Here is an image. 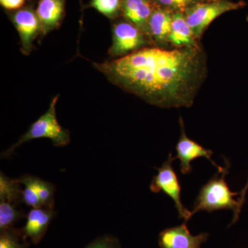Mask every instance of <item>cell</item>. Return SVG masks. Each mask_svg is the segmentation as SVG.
I'll use <instances>...</instances> for the list:
<instances>
[{"label": "cell", "mask_w": 248, "mask_h": 248, "mask_svg": "<svg viewBox=\"0 0 248 248\" xmlns=\"http://www.w3.org/2000/svg\"><path fill=\"white\" fill-rule=\"evenodd\" d=\"M94 66L112 84L166 108L192 107L208 74L201 45L172 50L146 47Z\"/></svg>", "instance_id": "obj_1"}, {"label": "cell", "mask_w": 248, "mask_h": 248, "mask_svg": "<svg viewBox=\"0 0 248 248\" xmlns=\"http://www.w3.org/2000/svg\"><path fill=\"white\" fill-rule=\"evenodd\" d=\"M226 166L223 171L218 172L201 189L194 203L192 215L200 211L213 213L216 210H232L234 217L231 224L238 221L241 210L239 201L235 200L234 196L239 195V192H233L230 190L226 182V176L229 172L230 164L226 160Z\"/></svg>", "instance_id": "obj_2"}, {"label": "cell", "mask_w": 248, "mask_h": 248, "mask_svg": "<svg viewBox=\"0 0 248 248\" xmlns=\"http://www.w3.org/2000/svg\"><path fill=\"white\" fill-rule=\"evenodd\" d=\"M58 98L59 95L53 98L48 110L31 125L29 130L19 138V141L1 153V159L11 157L17 147L35 139H50L54 146L59 147L66 146L70 143L69 131L60 125L57 120L55 106Z\"/></svg>", "instance_id": "obj_3"}, {"label": "cell", "mask_w": 248, "mask_h": 248, "mask_svg": "<svg viewBox=\"0 0 248 248\" xmlns=\"http://www.w3.org/2000/svg\"><path fill=\"white\" fill-rule=\"evenodd\" d=\"M244 6V1L233 2L229 0L201 2L186 10L184 14L196 40L200 42L207 28L216 18Z\"/></svg>", "instance_id": "obj_4"}, {"label": "cell", "mask_w": 248, "mask_h": 248, "mask_svg": "<svg viewBox=\"0 0 248 248\" xmlns=\"http://www.w3.org/2000/svg\"><path fill=\"white\" fill-rule=\"evenodd\" d=\"M154 46L151 41L136 26L120 19L112 27V44L108 53L112 58H123L146 47Z\"/></svg>", "instance_id": "obj_5"}, {"label": "cell", "mask_w": 248, "mask_h": 248, "mask_svg": "<svg viewBox=\"0 0 248 248\" xmlns=\"http://www.w3.org/2000/svg\"><path fill=\"white\" fill-rule=\"evenodd\" d=\"M174 160L175 157H172V153H170L167 161H165L161 168L156 169L158 174L153 177L150 189L154 193H159L163 191L166 195L169 196L174 201L179 218H184V222L187 223L192 218V214L183 205L181 197L182 187L172 168V162Z\"/></svg>", "instance_id": "obj_6"}, {"label": "cell", "mask_w": 248, "mask_h": 248, "mask_svg": "<svg viewBox=\"0 0 248 248\" xmlns=\"http://www.w3.org/2000/svg\"><path fill=\"white\" fill-rule=\"evenodd\" d=\"M11 20L20 37L23 53L29 55L33 47V41L41 32L36 11L31 7L22 8L12 14Z\"/></svg>", "instance_id": "obj_7"}, {"label": "cell", "mask_w": 248, "mask_h": 248, "mask_svg": "<svg viewBox=\"0 0 248 248\" xmlns=\"http://www.w3.org/2000/svg\"><path fill=\"white\" fill-rule=\"evenodd\" d=\"M179 124L181 125L182 134H181L180 139L176 146L177 156L174 157H175V159H179L180 160L181 172L182 174H187L192 172L191 162L199 157L207 158L214 166H216L219 172L223 171V168L217 166L214 162L213 160H212L211 156L213 154V151L203 148L197 142L187 138L185 132V128H184V121H183L182 117H180L179 119Z\"/></svg>", "instance_id": "obj_8"}, {"label": "cell", "mask_w": 248, "mask_h": 248, "mask_svg": "<svg viewBox=\"0 0 248 248\" xmlns=\"http://www.w3.org/2000/svg\"><path fill=\"white\" fill-rule=\"evenodd\" d=\"M209 234L201 233L197 236L191 234L186 223L180 226L167 228L159 235V245L161 248H201L208 239Z\"/></svg>", "instance_id": "obj_9"}, {"label": "cell", "mask_w": 248, "mask_h": 248, "mask_svg": "<svg viewBox=\"0 0 248 248\" xmlns=\"http://www.w3.org/2000/svg\"><path fill=\"white\" fill-rule=\"evenodd\" d=\"M172 18L173 13L155 6L148 23L150 39L154 46L161 48L169 47Z\"/></svg>", "instance_id": "obj_10"}, {"label": "cell", "mask_w": 248, "mask_h": 248, "mask_svg": "<svg viewBox=\"0 0 248 248\" xmlns=\"http://www.w3.org/2000/svg\"><path fill=\"white\" fill-rule=\"evenodd\" d=\"M122 2L124 19L136 26L151 40L148 23L155 8L152 0H122Z\"/></svg>", "instance_id": "obj_11"}, {"label": "cell", "mask_w": 248, "mask_h": 248, "mask_svg": "<svg viewBox=\"0 0 248 248\" xmlns=\"http://www.w3.org/2000/svg\"><path fill=\"white\" fill-rule=\"evenodd\" d=\"M56 215L54 209L32 208L27 215L25 226L22 228L26 237L29 238L32 244L37 245L43 239L49 225Z\"/></svg>", "instance_id": "obj_12"}, {"label": "cell", "mask_w": 248, "mask_h": 248, "mask_svg": "<svg viewBox=\"0 0 248 248\" xmlns=\"http://www.w3.org/2000/svg\"><path fill=\"white\" fill-rule=\"evenodd\" d=\"M65 0H40L36 13L41 24V33L46 35L60 27L64 17Z\"/></svg>", "instance_id": "obj_13"}, {"label": "cell", "mask_w": 248, "mask_h": 248, "mask_svg": "<svg viewBox=\"0 0 248 248\" xmlns=\"http://www.w3.org/2000/svg\"><path fill=\"white\" fill-rule=\"evenodd\" d=\"M169 42V45L172 46L174 48L195 47L200 45V42L196 40L183 12L173 14Z\"/></svg>", "instance_id": "obj_14"}, {"label": "cell", "mask_w": 248, "mask_h": 248, "mask_svg": "<svg viewBox=\"0 0 248 248\" xmlns=\"http://www.w3.org/2000/svg\"><path fill=\"white\" fill-rule=\"evenodd\" d=\"M20 183L17 179H11L0 173V201L9 202L14 205L23 203L22 192Z\"/></svg>", "instance_id": "obj_15"}, {"label": "cell", "mask_w": 248, "mask_h": 248, "mask_svg": "<svg viewBox=\"0 0 248 248\" xmlns=\"http://www.w3.org/2000/svg\"><path fill=\"white\" fill-rule=\"evenodd\" d=\"M17 205L4 201H0V232L14 228L21 218L26 217L22 210H18Z\"/></svg>", "instance_id": "obj_16"}, {"label": "cell", "mask_w": 248, "mask_h": 248, "mask_svg": "<svg viewBox=\"0 0 248 248\" xmlns=\"http://www.w3.org/2000/svg\"><path fill=\"white\" fill-rule=\"evenodd\" d=\"M27 238L22 229L11 228L0 232V248H29Z\"/></svg>", "instance_id": "obj_17"}, {"label": "cell", "mask_w": 248, "mask_h": 248, "mask_svg": "<svg viewBox=\"0 0 248 248\" xmlns=\"http://www.w3.org/2000/svg\"><path fill=\"white\" fill-rule=\"evenodd\" d=\"M17 179L21 184L25 186V188L22 192L23 203L28 206L32 207V208L43 207L34 185V176L24 174Z\"/></svg>", "instance_id": "obj_18"}, {"label": "cell", "mask_w": 248, "mask_h": 248, "mask_svg": "<svg viewBox=\"0 0 248 248\" xmlns=\"http://www.w3.org/2000/svg\"><path fill=\"white\" fill-rule=\"evenodd\" d=\"M34 185L44 208L53 209L55 187L53 184L34 176Z\"/></svg>", "instance_id": "obj_19"}, {"label": "cell", "mask_w": 248, "mask_h": 248, "mask_svg": "<svg viewBox=\"0 0 248 248\" xmlns=\"http://www.w3.org/2000/svg\"><path fill=\"white\" fill-rule=\"evenodd\" d=\"M90 6L110 19H117L122 16V0H91Z\"/></svg>", "instance_id": "obj_20"}, {"label": "cell", "mask_w": 248, "mask_h": 248, "mask_svg": "<svg viewBox=\"0 0 248 248\" xmlns=\"http://www.w3.org/2000/svg\"><path fill=\"white\" fill-rule=\"evenodd\" d=\"M155 7L168 10L170 12H183L194 5L202 2V0H152Z\"/></svg>", "instance_id": "obj_21"}, {"label": "cell", "mask_w": 248, "mask_h": 248, "mask_svg": "<svg viewBox=\"0 0 248 248\" xmlns=\"http://www.w3.org/2000/svg\"><path fill=\"white\" fill-rule=\"evenodd\" d=\"M85 248H121V244L117 238L107 234L96 238Z\"/></svg>", "instance_id": "obj_22"}, {"label": "cell", "mask_w": 248, "mask_h": 248, "mask_svg": "<svg viewBox=\"0 0 248 248\" xmlns=\"http://www.w3.org/2000/svg\"><path fill=\"white\" fill-rule=\"evenodd\" d=\"M25 2L26 0H0L1 6L9 10L21 9Z\"/></svg>", "instance_id": "obj_23"}, {"label": "cell", "mask_w": 248, "mask_h": 248, "mask_svg": "<svg viewBox=\"0 0 248 248\" xmlns=\"http://www.w3.org/2000/svg\"><path fill=\"white\" fill-rule=\"evenodd\" d=\"M248 190V179L247 182H246V186H244V188L241 190V192H239L240 197L238 199L239 203L240 208L242 209L243 205L246 202V196L247 194Z\"/></svg>", "instance_id": "obj_24"}, {"label": "cell", "mask_w": 248, "mask_h": 248, "mask_svg": "<svg viewBox=\"0 0 248 248\" xmlns=\"http://www.w3.org/2000/svg\"><path fill=\"white\" fill-rule=\"evenodd\" d=\"M220 0H202V2H211V1H217Z\"/></svg>", "instance_id": "obj_25"}, {"label": "cell", "mask_w": 248, "mask_h": 248, "mask_svg": "<svg viewBox=\"0 0 248 248\" xmlns=\"http://www.w3.org/2000/svg\"></svg>", "instance_id": "obj_26"}]
</instances>
